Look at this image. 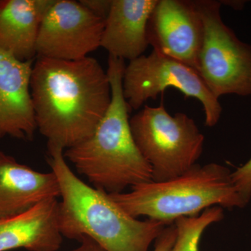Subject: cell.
Wrapping results in <instances>:
<instances>
[{
  "mask_svg": "<svg viewBox=\"0 0 251 251\" xmlns=\"http://www.w3.org/2000/svg\"><path fill=\"white\" fill-rule=\"evenodd\" d=\"M30 88L37 129L48 147L64 150L93 134L111 103L108 73L89 56L74 61L37 57Z\"/></svg>",
  "mask_w": 251,
  "mask_h": 251,
  "instance_id": "1",
  "label": "cell"
},
{
  "mask_svg": "<svg viewBox=\"0 0 251 251\" xmlns=\"http://www.w3.org/2000/svg\"><path fill=\"white\" fill-rule=\"evenodd\" d=\"M47 161L60 187L59 229L63 237L93 239L105 251H149L168 225L129 215L108 193L89 186L67 164L64 150L48 148Z\"/></svg>",
  "mask_w": 251,
  "mask_h": 251,
  "instance_id": "2",
  "label": "cell"
},
{
  "mask_svg": "<svg viewBox=\"0 0 251 251\" xmlns=\"http://www.w3.org/2000/svg\"><path fill=\"white\" fill-rule=\"evenodd\" d=\"M125 60L109 55L111 103L93 134L67 149L64 156L94 187L108 194L152 181V171L137 146L130 126V108L122 88Z\"/></svg>",
  "mask_w": 251,
  "mask_h": 251,
  "instance_id": "3",
  "label": "cell"
},
{
  "mask_svg": "<svg viewBox=\"0 0 251 251\" xmlns=\"http://www.w3.org/2000/svg\"><path fill=\"white\" fill-rule=\"evenodd\" d=\"M232 173L219 163H197L173 179L150 181L130 188L128 192L109 195L133 217L146 216L171 225L180 218L199 215L212 206L244 207Z\"/></svg>",
  "mask_w": 251,
  "mask_h": 251,
  "instance_id": "4",
  "label": "cell"
},
{
  "mask_svg": "<svg viewBox=\"0 0 251 251\" xmlns=\"http://www.w3.org/2000/svg\"><path fill=\"white\" fill-rule=\"evenodd\" d=\"M137 146L151 166L152 181H167L184 174L202 156L204 136L186 114L171 115L163 102L145 105L130 119Z\"/></svg>",
  "mask_w": 251,
  "mask_h": 251,
  "instance_id": "5",
  "label": "cell"
},
{
  "mask_svg": "<svg viewBox=\"0 0 251 251\" xmlns=\"http://www.w3.org/2000/svg\"><path fill=\"white\" fill-rule=\"evenodd\" d=\"M204 25L198 73L219 99L251 96V45L241 41L221 16V1L196 0Z\"/></svg>",
  "mask_w": 251,
  "mask_h": 251,
  "instance_id": "6",
  "label": "cell"
},
{
  "mask_svg": "<svg viewBox=\"0 0 251 251\" xmlns=\"http://www.w3.org/2000/svg\"><path fill=\"white\" fill-rule=\"evenodd\" d=\"M170 87L202 103L206 126L214 127L219 122L223 111L219 99L193 68L155 50L126 66L122 88L130 110H138Z\"/></svg>",
  "mask_w": 251,
  "mask_h": 251,
  "instance_id": "7",
  "label": "cell"
},
{
  "mask_svg": "<svg viewBox=\"0 0 251 251\" xmlns=\"http://www.w3.org/2000/svg\"><path fill=\"white\" fill-rule=\"evenodd\" d=\"M105 20L80 1L53 0L41 21L37 57L79 60L100 47Z\"/></svg>",
  "mask_w": 251,
  "mask_h": 251,
  "instance_id": "8",
  "label": "cell"
},
{
  "mask_svg": "<svg viewBox=\"0 0 251 251\" xmlns=\"http://www.w3.org/2000/svg\"><path fill=\"white\" fill-rule=\"evenodd\" d=\"M149 45L198 72L204 25L195 1L158 0L149 18Z\"/></svg>",
  "mask_w": 251,
  "mask_h": 251,
  "instance_id": "9",
  "label": "cell"
},
{
  "mask_svg": "<svg viewBox=\"0 0 251 251\" xmlns=\"http://www.w3.org/2000/svg\"><path fill=\"white\" fill-rule=\"evenodd\" d=\"M34 60L22 62L0 49V140L31 141L37 130L31 94Z\"/></svg>",
  "mask_w": 251,
  "mask_h": 251,
  "instance_id": "10",
  "label": "cell"
},
{
  "mask_svg": "<svg viewBox=\"0 0 251 251\" xmlns=\"http://www.w3.org/2000/svg\"><path fill=\"white\" fill-rule=\"evenodd\" d=\"M58 197L60 187L53 172L36 171L0 150V219L18 215Z\"/></svg>",
  "mask_w": 251,
  "mask_h": 251,
  "instance_id": "11",
  "label": "cell"
},
{
  "mask_svg": "<svg viewBox=\"0 0 251 251\" xmlns=\"http://www.w3.org/2000/svg\"><path fill=\"white\" fill-rule=\"evenodd\" d=\"M59 211V201L50 198L22 214L0 219V251H58L63 242Z\"/></svg>",
  "mask_w": 251,
  "mask_h": 251,
  "instance_id": "12",
  "label": "cell"
},
{
  "mask_svg": "<svg viewBox=\"0 0 251 251\" xmlns=\"http://www.w3.org/2000/svg\"><path fill=\"white\" fill-rule=\"evenodd\" d=\"M158 0H112L100 47L117 58L131 61L149 46L147 27Z\"/></svg>",
  "mask_w": 251,
  "mask_h": 251,
  "instance_id": "13",
  "label": "cell"
},
{
  "mask_svg": "<svg viewBox=\"0 0 251 251\" xmlns=\"http://www.w3.org/2000/svg\"><path fill=\"white\" fill-rule=\"evenodd\" d=\"M53 0H0V49L22 62L37 56L41 21Z\"/></svg>",
  "mask_w": 251,
  "mask_h": 251,
  "instance_id": "14",
  "label": "cell"
},
{
  "mask_svg": "<svg viewBox=\"0 0 251 251\" xmlns=\"http://www.w3.org/2000/svg\"><path fill=\"white\" fill-rule=\"evenodd\" d=\"M224 218V208L216 206L206 209L199 215L176 220L174 223L176 239L170 251H199L200 242L204 231Z\"/></svg>",
  "mask_w": 251,
  "mask_h": 251,
  "instance_id": "15",
  "label": "cell"
},
{
  "mask_svg": "<svg viewBox=\"0 0 251 251\" xmlns=\"http://www.w3.org/2000/svg\"><path fill=\"white\" fill-rule=\"evenodd\" d=\"M232 178L239 196L247 206L251 199V158L232 172Z\"/></svg>",
  "mask_w": 251,
  "mask_h": 251,
  "instance_id": "16",
  "label": "cell"
},
{
  "mask_svg": "<svg viewBox=\"0 0 251 251\" xmlns=\"http://www.w3.org/2000/svg\"><path fill=\"white\" fill-rule=\"evenodd\" d=\"M176 237V230L175 224L166 226L154 242L153 251H170Z\"/></svg>",
  "mask_w": 251,
  "mask_h": 251,
  "instance_id": "17",
  "label": "cell"
},
{
  "mask_svg": "<svg viewBox=\"0 0 251 251\" xmlns=\"http://www.w3.org/2000/svg\"><path fill=\"white\" fill-rule=\"evenodd\" d=\"M80 2L94 15L105 21L110 11L112 0H82Z\"/></svg>",
  "mask_w": 251,
  "mask_h": 251,
  "instance_id": "18",
  "label": "cell"
},
{
  "mask_svg": "<svg viewBox=\"0 0 251 251\" xmlns=\"http://www.w3.org/2000/svg\"><path fill=\"white\" fill-rule=\"evenodd\" d=\"M80 243L78 247L71 251H105L93 239L87 237H83L79 241Z\"/></svg>",
  "mask_w": 251,
  "mask_h": 251,
  "instance_id": "19",
  "label": "cell"
}]
</instances>
